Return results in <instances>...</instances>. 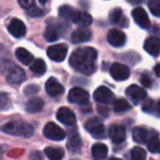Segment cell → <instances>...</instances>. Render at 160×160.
<instances>
[{
  "label": "cell",
  "mask_w": 160,
  "mask_h": 160,
  "mask_svg": "<svg viewBox=\"0 0 160 160\" xmlns=\"http://www.w3.org/2000/svg\"><path fill=\"white\" fill-rule=\"evenodd\" d=\"M144 49L149 55L157 57L160 54V38H155V36H150V38H146L144 43Z\"/></svg>",
  "instance_id": "obj_20"
},
{
  "label": "cell",
  "mask_w": 160,
  "mask_h": 160,
  "mask_svg": "<svg viewBox=\"0 0 160 160\" xmlns=\"http://www.w3.org/2000/svg\"><path fill=\"white\" fill-rule=\"evenodd\" d=\"M45 90H46L48 96L54 97V98L62 96L65 91L62 83H60L56 78H53V77H51L46 81V83H45Z\"/></svg>",
  "instance_id": "obj_17"
},
{
  "label": "cell",
  "mask_w": 160,
  "mask_h": 160,
  "mask_svg": "<svg viewBox=\"0 0 160 160\" xmlns=\"http://www.w3.org/2000/svg\"><path fill=\"white\" fill-rule=\"evenodd\" d=\"M44 152L45 156L51 160H59L64 157V150L59 147H47Z\"/></svg>",
  "instance_id": "obj_28"
},
{
  "label": "cell",
  "mask_w": 160,
  "mask_h": 160,
  "mask_svg": "<svg viewBox=\"0 0 160 160\" xmlns=\"http://www.w3.org/2000/svg\"><path fill=\"white\" fill-rule=\"evenodd\" d=\"M156 110V105L155 102L152 100H146L142 105V111L147 112V113H152L153 111Z\"/></svg>",
  "instance_id": "obj_35"
},
{
  "label": "cell",
  "mask_w": 160,
  "mask_h": 160,
  "mask_svg": "<svg viewBox=\"0 0 160 160\" xmlns=\"http://www.w3.org/2000/svg\"><path fill=\"white\" fill-rule=\"evenodd\" d=\"M148 7L155 17H160V0H149Z\"/></svg>",
  "instance_id": "obj_32"
},
{
  "label": "cell",
  "mask_w": 160,
  "mask_h": 160,
  "mask_svg": "<svg viewBox=\"0 0 160 160\" xmlns=\"http://www.w3.org/2000/svg\"><path fill=\"white\" fill-rule=\"evenodd\" d=\"M1 52H2V45L0 44V53H1Z\"/></svg>",
  "instance_id": "obj_44"
},
{
  "label": "cell",
  "mask_w": 160,
  "mask_h": 160,
  "mask_svg": "<svg viewBox=\"0 0 160 160\" xmlns=\"http://www.w3.org/2000/svg\"><path fill=\"white\" fill-rule=\"evenodd\" d=\"M30 69H31L32 73L36 77L38 76H43L46 72V64L43 59L38 58V59H34L32 62V64L30 65Z\"/></svg>",
  "instance_id": "obj_26"
},
{
  "label": "cell",
  "mask_w": 160,
  "mask_h": 160,
  "mask_svg": "<svg viewBox=\"0 0 160 160\" xmlns=\"http://www.w3.org/2000/svg\"><path fill=\"white\" fill-rule=\"evenodd\" d=\"M10 62H8V60L6 59H0V72L3 70H6V69L9 67Z\"/></svg>",
  "instance_id": "obj_39"
},
{
  "label": "cell",
  "mask_w": 160,
  "mask_h": 160,
  "mask_svg": "<svg viewBox=\"0 0 160 160\" xmlns=\"http://www.w3.org/2000/svg\"><path fill=\"white\" fill-rule=\"evenodd\" d=\"M157 133L144 127H135L133 131V139L138 144H147L151 138L156 137Z\"/></svg>",
  "instance_id": "obj_10"
},
{
  "label": "cell",
  "mask_w": 160,
  "mask_h": 160,
  "mask_svg": "<svg viewBox=\"0 0 160 160\" xmlns=\"http://www.w3.org/2000/svg\"><path fill=\"white\" fill-rule=\"evenodd\" d=\"M155 73H156V76H157V77H160V64L156 65V67H155Z\"/></svg>",
  "instance_id": "obj_40"
},
{
  "label": "cell",
  "mask_w": 160,
  "mask_h": 160,
  "mask_svg": "<svg viewBox=\"0 0 160 160\" xmlns=\"http://www.w3.org/2000/svg\"><path fill=\"white\" fill-rule=\"evenodd\" d=\"M0 131L6 134L12 136H19V137H31L34 133V128L31 124L22 121H11L6 123L5 125L0 127Z\"/></svg>",
  "instance_id": "obj_3"
},
{
  "label": "cell",
  "mask_w": 160,
  "mask_h": 160,
  "mask_svg": "<svg viewBox=\"0 0 160 160\" xmlns=\"http://www.w3.org/2000/svg\"><path fill=\"white\" fill-rule=\"evenodd\" d=\"M6 79L10 83H21L25 79V72L21 67L10 64L7 68Z\"/></svg>",
  "instance_id": "obj_8"
},
{
  "label": "cell",
  "mask_w": 160,
  "mask_h": 160,
  "mask_svg": "<svg viewBox=\"0 0 160 160\" xmlns=\"http://www.w3.org/2000/svg\"><path fill=\"white\" fill-rule=\"evenodd\" d=\"M113 109L115 112H125L131 109V105L125 99H116L113 101Z\"/></svg>",
  "instance_id": "obj_29"
},
{
  "label": "cell",
  "mask_w": 160,
  "mask_h": 160,
  "mask_svg": "<svg viewBox=\"0 0 160 160\" xmlns=\"http://www.w3.org/2000/svg\"><path fill=\"white\" fill-rule=\"evenodd\" d=\"M28 14L29 16H31V17H41L43 14V11H42V9L41 8H38V6H35V7L33 8V9H31L30 11H28Z\"/></svg>",
  "instance_id": "obj_37"
},
{
  "label": "cell",
  "mask_w": 160,
  "mask_h": 160,
  "mask_svg": "<svg viewBox=\"0 0 160 160\" xmlns=\"http://www.w3.org/2000/svg\"><path fill=\"white\" fill-rule=\"evenodd\" d=\"M108 146L102 142H98V144H94L91 148V152H92V156H93L94 159H98V160H101V159H104V158L108 157Z\"/></svg>",
  "instance_id": "obj_25"
},
{
  "label": "cell",
  "mask_w": 160,
  "mask_h": 160,
  "mask_svg": "<svg viewBox=\"0 0 160 160\" xmlns=\"http://www.w3.org/2000/svg\"><path fill=\"white\" fill-rule=\"evenodd\" d=\"M43 107H44V101L41 98H32L25 104V110L29 113H38V112L42 111Z\"/></svg>",
  "instance_id": "obj_22"
},
{
  "label": "cell",
  "mask_w": 160,
  "mask_h": 160,
  "mask_svg": "<svg viewBox=\"0 0 160 160\" xmlns=\"http://www.w3.org/2000/svg\"><path fill=\"white\" fill-rule=\"evenodd\" d=\"M46 1H47V0H38V2H40L41 5H45V3H46Z\"/></svg>",
  "instance_id": "obj_43"
},
{
  "label": "cell",
  "mask_w": 160,
  "mask_h": 160,
  "mask_svg": "<svg viewBox=\"0 0 160 160\" xmlns=\"http://www.w3.org/2000/svg\"><path fill=\"white\" fill-rule=\"evenodd\" d=\"M132 17H133L136 24L142 28V29H149L150 28V20L148 18V14H147V12L142 8H135L132 11Z\"/></svg>",
  "instance_id": "obj_15"
},
{
  "label": "cell",
  "mask_w": 160,
  "mask_h": 160,
  "mask_svg": "<svg viewBox=\"0 0 160 160\" xmlns=\"http://www.w3.org/2000/svg\"><path fill=\"white\" fill-rule=\"evenodd\" d=\"M156 110H157V113L160 115V101H158L157 105H156Z\"/></svg>",
  "instance_id": "obj_42"
},
{
  "label": "cell",
  "mask_w": 160,
  "mask_h": 160,
  "mask_svg": "<svg viewBox=\"0 0 160 160\" xmlns=\"http://www.w3.org/2000/svg\"><path fill=\"white\" fill-rule=\"evenodd\" d=\"M110 73L113 79L118 80V81H123V80L128 79L131 71H129L128 67L125 65L120 64V62H114L110 68Z\"/></svg>",
  "instance_id": "obj_11"
},
{
  "label": "cell",
  "mask_w": 160,
  "mask_h": 160,
  "mask_svg": "<svg viewBox=\"0 0 160 160\" xmlns=\"http://www.w3.org/2000/svg\"><path fill=\"white\" fill-rule=\"evenodd\" d=\"M126 96L128 97L135 104H137L140 101L146 99L147 92H146V90H145V88L138 87V86H136V85H132L126 89Z\"/></svg>",
  "instance_id": "obj_18"
},
{
  "label": "cell",
  "mask_w": 160,
  "mask_h": 160,
  "mask_svg": "<svg viewBox=\"0 0 160 160\" xmlns=\"http://www.w3.org/2000/svg\"><path fill=\"white\" fill-rule=\"evenodd\" d=\"M85 127L94 138L105 137L104 125H103V123L99 118H90V120H88Z\"/></svg>",
  "instance_id": "obj_6"
},
{
  "label": "cell",
  "mask_w": 160,
  "mask_h": 160,
  "mask_svg": "<svg viewBox=\"0 0 160 160\" xmlns=\"http://www.w3.org/2000/svg\"><path fill=\"white\" fill-rule=\"evenodd\" d=\"M67 147L71 152H79L80 148H81V139H80V136L77 133L71 134L68 138V142H67Z\"/></svg>",
  "instance_id": "obj_27"
},
{
  "label": "cell",
  "mask_w": 160,
  "mask_h": 160,
  "mask_svg": "<svg viewBox=\"0 0 160 160\" xmlns=\"http://www.w3.org/2000/svg\"><path fill=\"white\" fill-rule=\"evenodd\" d=\"M108 42L114 47H122L126 43V35L118 29H112L108 33Z\"/></svg>",
  "instance_id": "obj_16"
},
{
  "label": "cell",
  "mask_w": 160,
  "mask_h": 160,
  "mask_svg": "<svg viewBox=\"0 0 160 160\" xmlns=\"http://www.w3.org/2000/svg\"><path fill=\"white\" fill-rule=\"evenodd\" d=\"M65 33V27L59 22L49 21L44 33V38L47 42H55Z\"/></svg>",
  "instance_id": "obj_4"
},
{
  "label": "cell",
  "mask_w": 160,
  "mask_h": 160,
  "mask_svg": "<svg viewBox=\"0 0 160 160\" xmlns=\"http://www.w3.org/2000/svg\"><path fill=\"white\" fill-rule=\"evenodd\" d=\"M93 98L97 102L102 103V104H109V103L114 101V94L109 88L104 87V86H101V87H99L94 91Z\"/></svg>",
  "instance_id": "obj_13"
},
{
  "label": "cell",
  "mask_w": 160,
  "mask_h": 160,
  "mask_svg": "<svg viewBox=\"0 0 160 160\" xmlns=\"http://www.w3.org/2000/svg\"><path fill=\"white\" fill-rule=\"evenodd\" d=\"M131 156H132V159H134V160H144V159H146L147 153H146V151L142 148H140V147H135V148L132 149Z\"/></svg>",
  "instance_id": "obj_31"
},
{
  "label": "cell",
  "mask_w": 160,
  "mask_h": 160,
  "mask_svg": "<svg viewBox=\"0 0 160 160\" xmlns=\"http://www.w3.org/2000/svg\"><path fill=\"white\" fill-rule=\"evenodd\" d=\"M91 38V31L89 29H87V27H81L79 29H77L76 31H73V33L71 34V42L72 43H85Z\"/></svg>",
  "instance_id": "obj_21"
},
{
  "label": "cell",
  "mask_w": 160,
  "mask_h": 160,
  "mask_svg": "<svg viewBox=\"0 0 160 160\" xmlns=\"http://www.w3.org/2000/svg\"><path fill=\"white\" fill-rule=\"evenodd\" d=\"M98 53L92 47H85L75 51L70 55L69 64L75 70L79 72L91 75L96 71V62Z\"/></svg>",
  "instance_id": "obj_1"
},
{
  "label": "cell",
  "mask_w": 160,
  "mask_h": 160,
  "mask_svg": "<svg viewBox=\"0 0 160 160\" xmlns=\"http://www.w3.org/2000/svg\"><path fill=\"white\" fill-rule=\"evenodd\" d=\"M38 91V86H34V85L28 86V87H25V89H24V93L27 94V96H32V94H35Z\"/></svg>",
  "instance_id": "obj_36"
},
{
  "label": "cell",
  "mask_w": 160,
  "mask_h": 160,
  "mask_svg": "<svg viewBox=\"0 0 160 160\" xmlns=\"http://www.w3.org/2000/svg\"><path fill=\"white\" fill-rule=\"evenodd\" d=\"M90 100V94L81 88H72L68 93V101L75 104H87Z\"/></svg>",
  "instance_id": "obj_7"
},
{
  "label": "cell",
  "mask_w": 160,
  "mask_h": 160,
  "mask_svg": "<svg viewBox=\"0 0 160 160\" xmlns=\"http://www.w3.org/2000/svg\"><path fill=\"white\" fill-rule=\"evenodd\" d=\"M68 47L66 44H56L52 45L47 48V56L54 62H62L66 58Z\"/></svg>",
  "instance_id": "obj_9"
},
{
  "label": "cell",
  "mask_w": 160,
  "mask_h": 160,
  "mask_svg": "<svg viewBox=\"0 0 160 160\" xmlns=\"http://www.w3.org/2000/svg\"><path fill=\"white\" fill-rule=\"evenodd\" d=\"M56 118L59 121L60 123L65 125H68V126H72V125L76 124L77 122V118H76V115L70 109L68 108H59L56 113Z\"/></svg>",
  "instance_id": "obj_14"
},
{
  "label": "cell",
  "mask_w": 160,
  "mask_h": 160,
  "mask_svg": "<svg viewBox=\"0 0 160 160\" xmlns=\"http://www.w3.org/2000/svg\"><path fill=\"white\" fill-rule=\"evenodd\" d=\"M147 147H148V150L151 151V152L160 153V139L158 138V136L151 138V139L147 142Z\"/></svg>",
  "instance_id": "obj_30"
},
{
  "label": "cell",
  "mask_w": 160,
  "mask_h": 160,
  "mask_svg": "<svg viewBox=\"0 0 160 160\" xmlns=\"http://www.w3.org/2000/svg\"><path fill=\"white\" fill-rule=\"evenodd\" d=\"M58 14L62 19L66 21L78 24L79 27H89L92 23V18L88 12L79 11L75 8L70 7L68 5H64L59 7Z\"/></svg>",
  "instance_id": "obj_2"
},
{
  "label": "cell",
  "mask_w": 160,
  "mask_h": 160,
  "mask_svg": "<svg viewBox=\"0 0 160 160\" xmlns=\"http://www.w3.org/2000/svg\"><path fill=\"white\" fill-rule=\"evenodd\" d=\"M16 57L23 65H31L32 62L34 60L33 55L23 47H19V48L16 49Z\"/></svg>",
  "instance_id": "obj_24"
},
{
  "label": "cell",
  "mask_w": 160,
  "mask_h": 160,
  "mask_svg": "<svg viewBox=\"0 0 160 160\" xmlns=\"http://www.w3.org/2000/svg\"><path fill=\"white\" fill-rule=\"evenodd\" d=\"M140 83H142V85L144 86V88L150 87V85H151L150 78H149L147 75H142V77H140Z\"/></svg>",
  "instance_id": "obj_38"
},
{
  "label": "cell",
  "mask_w": 160,
  "mask_h": 160,
  "mask_svg": "<svg viewBox=\"0 0 160 160\" xmlns=\"http://www.w3.org/2000/svg\"><path fill=\"white\" fill-rule=\"evenodd\" d=\"M8 31L12 36L17 38H24L27 34V27L20 19L13 18L8 24Z\"/></svg>",
  "instance_id": "obj_12"
},
{
  "label": "cell",
  "mask_w": 160,
  "mask_h": 160,
  "mask_svg": "<svg viewBox=\"0 0 160 160\" xmlns=\"http://www.w3.org/2000/svg\"><path fill=\"white\" fill-rule=\"evenodd\" d=\"M43 134L46 138L51 140H55V142H59V140L65 139V137H66V133L64 129L53 122H48L45 125L43 128Z\"/></svg>",
  "instance_id": "obj_5"
},
{
  "label": "cell",
  "mask_w": 160,
  "mask_h": 160,
  "mask_svg": "<svg viewBox=\"0 0 160 160\" xmlns=\"http://www.w3.org/2000/svg\"><path fill=\"white\" fill-rule=\"evenodd\" d=\"M18 1H19V5H20L23 9L27 10V12L30 11L31 9H33L36 6L35 0H18Z\"/></svg>",
  "instance_id": "obj_34"
},
{
  "label": "cell",
  "mask_w": 160,
  "mask_h": 160,
  "mask_svg": "<svg viewBox=\"0 0 160 160\" xmlns=\"http://www.w3.org/2000/svg\"><path fill=\"white\" fill-rule=\"evenodd\" d=\"M110 21H111V23L118 25V27H126L127 24L126 18L124 17L122 10L120 8L112 10L111 13H110Z\"/></svg>",
  "instance_id": "obj_23"
},
{
  "label": "cell",
  "mask_w": 160,
  "mask_h": 160,
  "mask_svg": "<svg viewBox=\"0 0 160 160\" xmlns=\"http://www.w3.org/2000/svg\"><path fill=\"white\" fill-rule=\"evenodd\" d=\"M6 148H7L6 146H0V157H1V156H2V153L5 152V149Z\"/></svg>",
  "instance_id": "obj_41"
},
{
  "label": "cell",
  "mask_w": 160,
  "mask_h": 160,
  "mask_svg": "<svg viewBox=\"0 0 160 160\" xmlns=\"http://www.w3.org/2000/svg\"><path fill=\"white\" fill-rule=\"evenodd\" d=\"M10 107V99L9 96L5 92H0V111L7 110Z\"/></svg>",
  "instance_id": "obj_33"
},
{
  "label": "cell",
  "mask_w": 160,
  "mask_h": 160,
  "mask_svg": "<svg viewBox=\"0 0 160 160\" xmlns=\"http://www.w3.org/2000/svg\"><path fill=\"white\" fill-rule=\"evenodd\" d=\"M109 136L114 144H122L126 138V131L122 125L113 124L109 128Z\"/></svg>",
  "instance_id": "obj_19"
}]
</instances>
